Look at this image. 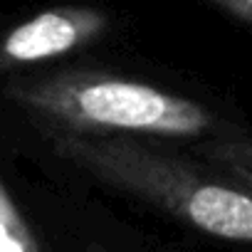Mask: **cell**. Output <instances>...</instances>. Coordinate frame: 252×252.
I'll list each match as a JSON object with an SVG mask.
<instances>
[{
	"instance_id": "cell-1",
	"label": "cell",
	"mask_w": 252,
	"mask_h": 252,
	"mask_svg": "<svg viewBox=\"0 0 252 252\" xmlns=\"http://www.w3.org/2000/svg\"><path fill=\"white\" fill-rule=\"evenodd\" d=\"M15 96L42 114L109 129L190 136L208 126L205 111L195 104L136 82L47 84L40 89H18Z\"/></svg>"
},
{
	"instance_id": "cell-2",
	"label": "cell",
	"mask_w": 252,
	"mask_h": 252,
	"mask_svg": "<svg viewBox=\"0 0 252 252\" xmlns=\"http://www.w3.org/2000/svg\"><path fill=\"white\" fill-rule=\"evenodd\" d=\"M94 23L96 20L84 13H42L8 32V37L0 42V67L57 57L77 47L94 30Z\"/></svg>"
},
{
	"instance_id": "cell-3",
	"label": "cell",
	"mask_w": 252,
	"mask_h": 252,
	"mask_svg": "<svg viewBox=\"0 0 252 252\" xmlns=\"http://www.w3.org/2000/svg\"><path fill=\"white\" fill-rule=\"evenodd\" d=\"M190 220L227 240H252V198L220 186H200L186 200Z\"/></svg>"
},
{
	"instance_id": "cell-4",
	"label": "cell",
	"mask_w": 252,
	"mask_h": 252,
	"mask_svg": "<svg viewBox=\"0 0 252 252\" xmlns=\"http://www.w3.org/2000/svg\"><path fill=\"white\" fill-rule=\"evenodd\" d=\"M37 240L0 183V252H32L37 250Z\"/></svg>"
},
{
	"instance_id": "cell-5",
	"label": "cell",
	"mask_w": 252,
	"mask_h": 252,
	"mask_svg": "<svg viewBox=\"0 0 252 252\" xmlns=\"http://www.w3.org/2000/svg\"><path fill=\"white\" fill-rule=\"evenodd\" d=\"M242 3V8H247V10H252V0H240Z\"/></svg>"
}]
</instances>
